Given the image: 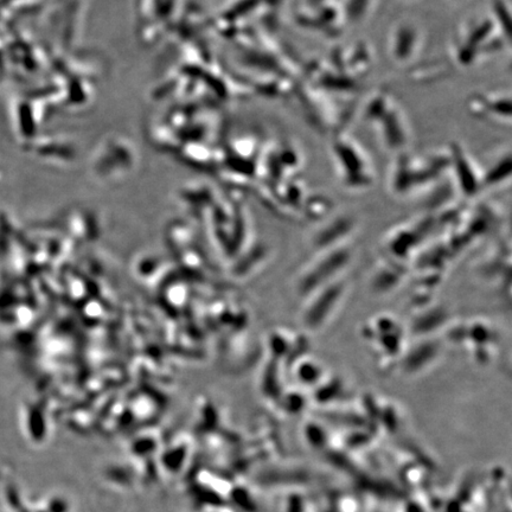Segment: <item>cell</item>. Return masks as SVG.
<instances>
[{"mask_svg":"<svg viewBox=\"0 0 512 512\" xmlns=\"http://www.w3.org/2000/svg\"><path fill=\"white\" fill-rule=\"evenodd\" d=\"M363 119L375 128L386 149L399 155L406 152L411 142V131L406 115L390 93L380 91L371 95L364 106Z\"/></svg>","mask_w":512,"mask_h":512,"instance_id":"1","label":"cell"},{"mask_svg":"<svg viewBox=\"0 0 512 512\" xmlns=\"http://www.w3.org/2000/svg\"><path fill=\"white\" fill-rule=\"evenodd\" d=\"M454 42V55L459 64L470 66L479 57L504 48V43L511 42L504 36L494 15H478L467 19L460 28Z\"/></svg>","mask_w":512,"mask_h":512,"instance_id":"2","label":"cell"},{"mask_svg":"<svg viewBox=\"0 0 512 512\" xmlns=\"http://www.w3.org/2000/svg\"><path fill=\"white\" fill-rule=\"evenodd\" d=\"M332 157L342 181L349 188H366L373 183V166L367 152L347 136H337L332 144Z\"/></svg>","mask_w":512,"mask_h":512,"instance_id":"3","label":"cell"},{"mask_svg":"<svg viewBox=\"0 0 512 512\" xmlns=\"http://www.w3.org/2000/svg\"><path fill=\"white\" fill-rule=\"evenodd\" d=\"M424 47V36L412 22H400L390 31L388 51L390 59L399 66H407L418 59Z\"/></svg>","mask_w":512,"mask_h":512,"instance_id":"4","label":"cell"},{"mask_svg":"<svg viewBox=\"0 0 512 512\" xmlns=\"http://www.w3.org/2000/svg\"><path fill=\"white\" fill-rule=\"evenodd\" d=\"M469 110L476 117L497 125H511L510 93L476 94L469 100Z\"/></svg>","mask_w":512,"mask_h":512,"instance_id":"5","label":"cell"},{"mask_svg":"<svg viewBox=\"0 0 512 512\" xmlns=\"http://www.w3.org/2000/svg\"><path fill=\"white\" fill-rule=\"evenodd\" d=\"M451 169L460 185V188L466 195H473L479 189H482L483 172L479 171L475 163L467 152L459 145H453L450 149Z\"/></svg>","mask_w":512,"mask_h":512,"instance_id":"6","label":"cell"},{"mask_svg":"<svg viewBox=\"0 0 512 512\" xmlns=\"http://www.w3.org/2000/svg\"><path fill=\"white\" fill-rule=\"evenodd\" d=\"M495 164L488 171L483 172L482 188L491 187L503 183L511 174V153L505 152L503 156L496 158Z\"/></svg>","mask_w":512,"mask_h":512,"instance_id":"7","label":"cell"},{"mask_svg":"<svg viewBox=\"0 0 512 512\" xmlns=\"http://www.w3.org/2000/svg\"><path fill=\"white\" fill-rule=\"evenodd\" d=\"M371 0H348L343 6V16L345 21L351 24H361L367 21L371 12H373Z\"/></svg>","mask_w":512,"mask_h":512,"instance_id":"8","label":"cell"}]
</instances>
